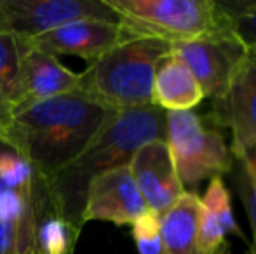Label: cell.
Listing matches in <instances>:
<instances>
[{"instance_id":"1","label":"cell","mask_w":256,"mask_h":254,"mask_svg":"<svg viewBox=\"0 0 256 254\" xmlns=\"http://www.w3.org/2000/svg\"><path fill=\"white\" fill-rule=\"evenodd\" d=\"M168 112L157 105L114 112L80 155L51 178H44L49 199L60 216L82 232V214L92 180L129 166L143 145L168 138Z\"/></svg>"},{"instance_id":"2","label":"cell","mask_w":256,"mask_h":254,"mask_svg":"<svg viewBox=\"0 0 256 254\" xmlns=\"http://www.w3.org/2000/svg\"><path fill=\"white\" fill-rule=\"evenodd\" d=\"M114 112L80 91L14 110L4 145L51 178L75 160Z\"/></svg>"},{"instance_id":"3","label":"cell","mask_w":256,"mask_h":254,"mask_svg":"<svg viewBox=\"0 0 256 254\" xmlns=\"http://www.w3.org/2000/svg\"><path fill=\"white\" fill-rule=\"evenodd\" d=\"M171 49L155 38H126L78 73V91L110 112L154 105L155 70Z\"/></svg>"},{"instance_id":"4","label":"cell","mask_w":256,"mask_h":254,"mask_svg":"<svg viewBox=\"0 0 256 254\" xmlns=\"http://www.w3.org/2000/svg\"><path fill=\"white\" fill-rule=\"evenodd\" d=\"M128 37L155 38L171 45L230 28L218 0H104Z\"/></svg>"},{"instance_id":"5","label":"cell","mask_w":256,"mask_h":254,"mask_svg":"<svg viewBox=\"0 0 256 254\" xmlns=\"http://www.w3.org/2000/svg\"><path fill=\"white\" fill-rule=\"evenodd\" d=\"M166 143L180 183L197 187L200 181L225 176L232 167V153L223 134L208 127L196 112H168Z\"/></svg>"},{"instance_id":"6","label":"cell","mask_w":256,"mask_h":254,"mask_svg":"<svg viewBox=\"0 0 256 254\" xmlns=\"http://www.w3.org/2000/svg\"><path fill=\"white\" fill-rule=\"evenodd\" d=\"M171 52L192 71L204 98L220 99L228 89L237 70L250 56V49L234 28L172 45Z\"/></svg>"},{"instance_id":"7","label":"cell","mask_w":256,"mask_h":254,"mask_svg":"<svg viewBox=\"0 0 256 254\" xmlns=\"http://www.w3.org/2000/svg\"><path fill=\"white\" fill-rule=\"evenodd\" d=\"M9 31L21 40L78 19L118 23V16L104 0H0Z\"/></svg>"},{"instance_id":"8","label":"cell","mask_w":256,"mask_h":254,"mask_svg":"<svg viewBox=\"0 0 256 254\" xmlns=\"http://www.w3.org/2000/svg\"><path fill=\"white\" fill-rule=\"evenodd\" d=\"M211 119L214 126L232 132L230 153H244L256 146V52L250 51L226 92L212 101Z\"/></svg>"},{"instance_id":"9","label":"cell","mask_w":256,"mask_h":254,"mask_svg":"<svg viewBox=\"0 0 256 254\" xmlns=\"http://www.w3.org/2000/svg\"><path fill=\"white\" fill-rule=\"evenodd\" d=\"M148 211L134 183L129 166L117 167L94 178L89 185L82 223L108 221L117 227L132 225Z\"/></svg>"},{"instance_id":"10","label":"cell","mask_w":256,"mask_h":254,"mask_svg":"<svg viewBox=\"0 0 256 254\" xmlns=\"http://www.w3.org/2000/svg\"><path fill=\"white\" fill-rule=\"evenodd\" d=\"M126 38L129 37L124 33L120 23L78 19L23 42L54 58L60 54H70L92 63Z\"/></svg>"},{"instance_id":"11","label":"cell","mask_w":256,"mask_h":254,"mask_svg":"<svg viewBox=\"0 0 256 254\" xmlns=\"http://www.w3.org/2000/svg\"><path fill=\"white\" fill-rule=\"evenodd\" d=\"M129 169L148 211L158 216H162L185 192L164 139L143 145L132 157Z\"/></svg>"},{"instance_id":"12","label":"cell","mask_w":256,"mask_h":254,"mask_svg":"<svg viewBox=\"0 0 256 254\" xmlns=\"http://www.w3.org/2000/svg\"><path fill=\"white\" fill-rule=\"evenodd\" d=\"M78 82L80 75L63 66L58 58L30 47L23 42V64H21L23 94L18 108L78 91Z\"/></svg>"},{"instance_id":"13","label":"cell","mask_w":256,"mask_h":254,"mask_svg":"<svg viewBox=\"0 0 256 254\" xmlns=\"http://www.w3.org/2000/svg\"><path fill=\"white\" fill-rule=\"evenodd\" d=\"M228 234L246 241L234 214L228 188L222 176H216L209 180L208 188L200 197L199 235H197L200 253L232 254L230 244L226 242Z\"/></svg>"},{"instance_id":"14","label":"cell","mask_w":256,"mask_h":254,"mask_svg":"<svg viewBox=\"0 0 256 254\" xmlns=\"http://www.w3.org/2000/svg\"><path fill=\"white\" fill-rule=\"evenodd\" d=\"M202 99V89L182 59L171 52L158 63L152 89L154 105L164 112H188Z\"/></svg>"},{"instance_id":"15","label":"cell","mask_w":256,"mask_h":254,"mask_svg":"<svg viewBox=\"0 0 256 254\" xmlns=\"http://www.w3.org/2000/svg\"><path fill=\"white\" fill-rule=\"evenodd\" d=\"M200 197L185 190L160 216V254H202L199 248Z\"/></svg>"},{"instance_id":"16","label":"cell","mask_w":256,"mask_h":254,"mask_svg":"<svg viewBox=\"0 0 256 254\" xmlns=\"http://www.w3.org/2000/svg\"><path fill=\"white\" fill-rule=\"evenodd\" d=\"M78 235L80 232L70 227L54 209L44 178L40 176L32 254H75Z\"/></svg>"},{"instance_id":"17","label":"cell","mask_w":256,"mask_h":254,"mask_svg":"<svg viewBox=\"0 0 256 254\" xmlns=\"http://www.w3.org/2000/svg\"><path fill=\"white\" fill-rule=\"evenodd\" d=\"M228 174L232 176L234 188L250 218V254H256V146L250 152L232 153V167Z\"/></svg>"},{"instance_id":"18","label":"cell","mask_w":256,"mask_h":254,"mask_svg":"<svg viewBox=\"0 0 256 254\" xmlns=\"http://www.w3.org/2000/svg\"><path fill=\"white\" fill-rule=\"evenodd\" d=\"M23 40L10 31L0 33V94L16 110L21 103Z\"/></svg>"},{"instance_id":"19","label":"cell","mask_w":256,"mask_h":254,"mask_svg":"<svg viewBox=\"0 0 256 254\" xmlns=\"http://www.w3.org/2000/svg\"><path fill=\"white\" fill-rule=\"evenodd\" d=\"M228 16L234 31L256 52V0H218Z\"/></svg>"},{"instance_id":"20","label":"cell","mask_w":256,"mask_h":254,"mask_svg":"<svg viewBox=\"0 0 256 254\" xmlns=\"http://www.w3.org/2000/svg\"><path fill=\"white\" fill-rule=\"evenodd\" d=\"M132 227V239L140 254H160V216L146 211L138 218Z\"/></svg>"},{"instance_id":"21","label":"cell","mask_w":256,"mask_h":254,"mask_svg":"<svg viewBox=\"0 0 256 254\" xmlns=\"http://www.w3.org/2000/svg\"><path fill=\"white\" fill-rule=\"evenodd\" d=\"M35 171L18 153L0 152V185L14 190H21L34 183Z\"/></svg>"},{"instance_id":"22","label":"cell","mask_w":256,"mask_h":254,"mask_svg":"<svg viewBox=\"0 0 256 254\" xmlns=\"http://www.w3.org/2000/svg\"><path fill=\"white\" fill-rule=\"evenodd\" d=\"M12 115H14V108L2 94H0V143H4L9 131V126L12 122Z\"/></svg>"},{"instance_id":"23","label":"cell","mask_w":256,"mask_h":254,"mask_svg":"<svg viewBox=\"0 0 256 254\" xmlns=\"http://www.w3.org/2000/svg\"><path fill=\"white\" fill-rule=\"evenodd\" d=\"M9 31V24H7L6 12L2 9V3H0V33H7Z\"/></svg>"}]
</instances>
